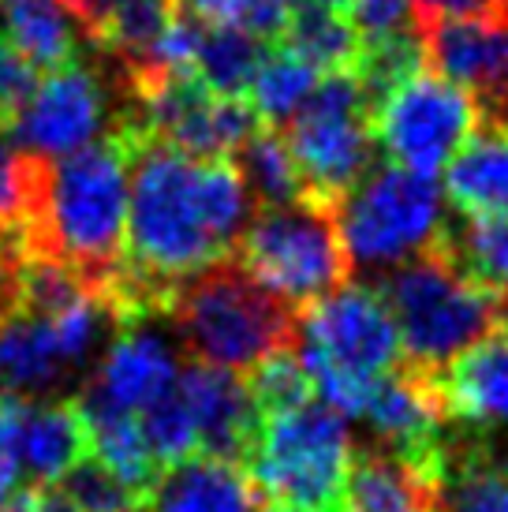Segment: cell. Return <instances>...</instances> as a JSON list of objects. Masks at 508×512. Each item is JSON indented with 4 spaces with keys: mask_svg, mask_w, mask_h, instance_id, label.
<instances>
[{
    "mask_svg": "<svg viewBox=\"0 0 508 512\" xmlns=\"http://www.w3.org/2000/svg\"><path fill=\"white\" fill-rule=\"evenodd\" d=\"M254 210L232 161H195L165 143L135 139L127 255L105 288L120 326L169 314L176 288L236 255Z\"/></svg>",
    "mask_w": 508,
    "mask_h": 512,
    "instance_id": "cell-1",
    "label": "cell"
},
{
    "mask_svg": "<svg viewBox=\"0 0 508 512\" xmlns=\"http://www.w3.org/2000/svg\"><path fill=\"white\" fill-rule=\"evenodd\" d=\"M135 135L113 131L79 154L42 165V187L30 214L27 251L79 270L105 292L127 255Z\"/></svg>",
    "mask_w": 508,
    "mask_h": 512,
    "instance_id": "cell-2",
    "label": "cell"
},
{
    "mask_svg": "<svg viewBox=\"0 0 508 512\" xmlns=\"http://www.w3.org/2000/svg\"><path fill=\"white\" fill-rule=\"evenodd\" d=\"M169 318L195 363L232 374H251L269 356L296 348L299 314L269 296L236 258H225L176 288Z\"/></svg>",
    "mask_w": 508,
    "mask_h": 512,
    "instance_id": "cell-3",
    "label": "cell"
},
{
    "mask_svg": "<svg viewBox=\"0 0 508 512\" xmlns=\"http://www.w3.org/2000/svg\"><path fill=\"white\" fill-rule=\"evenodd\" d=\"M296 344L314 397L340 415H363L374 385L404 359L393 311L367 285H344L307 307Z\"/></svg>",
    "mask_w": 508,
    "mask_h": 512,
    "instance_id": "cell-4",
    "label": "cell"
},
{
    "mask_svg": "<svg viewBox=\"0 0 508 512\" xmlns=\"http://www.w3.org/2000/svg\"><path fill=\"white\" fill-rule=\"evenodd\" d=\"M378 292L393 311L404 367L423 374H441L460 352L505 322L497 299L467 277L449 243L389 270Z\"/></svg>",
    "mask_w": 508,
    "mask_h": 512,
    "instance_id": "cell-5",
    "label": "cell"
},
{
    "mask_svg": "<svg viewBox=\"0 0 508 512\" xmlns=\"http://www.w3.org/2000/svg\"><path fill=\"white\" fill-rule=\"evenodd\" d=\"M352 460L344 415L311 397L296 408L262 415L247 468L269 509L340 512Z\"/></svg>",
    "mask_w": 508,
    "mask_h": 512,
    "instance_id": "cell-6",
    "label": "cell"
},
{
    "mask_svg": "<svg viewBox=\"0 0 508 512\" xmlns=\"http://www.w3.org/2000/svg\"><path fill=\"white\" fill-rule=\"evenodd\" d=\"M333 210L348 262L370 273L396 270L449 240L441 184L396 165H370Z\"/></svg>",
    "mask_w": 508,
    "mask_h": 512,
    "instance_id": "cell-7",
    "label": "cell"
},
{
    "mask_svg": "<svg viewBox=\"0 0 508 512\" xmlns=\"http://www.w3.org/2000/svg\"><path fill=\"white\" fill-rule=\"evenodd\" d=\"M232 258L296 314L344 288L352 273L337 210L318 199H299L254 214Z\"/></svg>",
    "mask_w": 508,
    "mask_h": 512,
    "instance_id": "cell-8",
    "label": "cell"
},
{
    "mask_svg": "<svg viewBox=\"0 0 508 512\" xmlns=\"http://www.w3.org/2000/svg\"><path fill=\"white\" fill-rule=\"evenodd\" d=\"M116 329L120 314L105 292H94L60 314L15 311L0 322V397L53 404L57 393L94 367Z\"/></svg>",
    "mask_w": 508,
    "mask_h": 512,
    "instance_id": "cell-9",
    "label": "cell"
},
{
    "mask_svg": "<svg viewBox=\"0 0 508 512\" xmlns=\"http://www.w3.org/2000/svg\"><path fill=\"white\" fill-rule=\"evenodd\" d=\"M284 139L303 172L307 199L337 206L374 165L370 101L359 75H322L318 90L288 124Z\"/></svg>",
    "mask_w": 508,
    "mask_h": 512,
    "instance_id": "cell-10",
    "label": "cell"
},
{
    "mask_svg": "<svg viewBox=\"0 0 508 512\" xmlns=\"http://www.w3.org/2000/svg\"><path fill=\"white\" fill-rule=\"evenodd\" d=\"M479 128L482 109L475 94L430 68L393 86L370 113L374 143L389 157V165L419 176H438L449 169V161Z\"/></svg>",
    "mask_w": 508,
    "mask_h": 512,
    "instance_id": "cell-11",
    "label": "cell"
},
{
    "mask_svg": "<svg viewBox=\"0 0 508 512\" xmlns=\"http://www.w3.org/2000/svg\"><path fill=\"white\" fill-rule=\"evenodd\" d=\"M8 131L23 154L57 161L101 143L113 131H124V113L113 109L109 79L94 64L75 57L71 64L38 79V90L30 94Z\"/></svg>",
    "mask_w": 508,
    "mask_h": 512,
    "instance_id": "cell-12",
    "label": "cell"
},
{
    "mask_svg": "<svg viewBox=\"0 0 508 512\" xmlns=\"http://www.w3.org/2000/svg\"><path fill=\"white\" fill-rule=\"evenodd\" d=\"M161 318L169 314L135 318L116 329V337L101 352L98 370L90 374L79 397L109 404L116 412L142 415L154 400L172 393L180 382V359H176L172 337L157 326Z\"/></svg>",
    "mask_w": 508,
    "mask_h": 512,
    "instance_id": "cell-13",
    "label": "cell"
},
{
    "mask_svg": "<svg viewBox=\"0 0 508 512\" xmlns=\"http://www.w3.org/2000/svg\"><path fill=\"white\" fill-rule=\"evenodd\" d=\"M176 389H180L187 412L195 419L198 456L247 464L258 427H262L251 385L232 370L210 367V363H187L180 370Z\"/></svg>",
    "mask_w": 508,
    "mask_h": 512,
    "instance_id": "cell-14",
    "label": "cell"
},
{
    "mask_svg": "<svg viewBox=\"0 0 508 512\" xmlns=\"http://www.w3.org/2000/svg\"><path fill=\"white\" fill-rule=\"evenodd\" d=\"M445 412L475 430L508 427V322H497L482 341L438 374Z\"/></svg>",
    "mask_w": 508,
    "mask_h": 512,
    "instance_id": "cell-15",
    "label": "cell"
},
{
    "mask_svg": "<svg viewBox=\"0 0 508 512\" xmlns=\"http://www.w3.org/2000/svg\"><path fill=\"white\" fill-rule=\"evenodd\" d=\"M340 512H441V479L411 456L370 445L352 460Z\"/></svg>",
    "mask_w": 508,
    "mask_h": 512,
    "instance_id": "cell-16",
    "label": "cell"
},
{
    "mask_svg": "<svg viewBox=\"0 0 508 512\" xmlns=\"http://www.w3.org/2000/svg\"><path fill=\"white\" fill-rule=\"evenodd\" d=\"M258 486L240 464L213 460V456H191L184 464L169 468L150 498L142 501V512H266Z\"/></svg>",
    "mask_w": 508,
    "mask_h": 512,
    "instance_id": "cell-17",
    "label": "cell"
},
{
    "mask_svg": "<svg viewBox=\"0 0 508 512\" xmlns=\"http://www.w3.org/2000/svg\"><path fill=\"white\" fill-rule=\"evenodd\" d=\"M426 68L464 86L475 101L490 90L497 64V19H411Z\"/></svg>",
    "mask_w": 508,
    "mask_h": 512,
    "instance_id": "cell-18",
    "label": "cell"
},
{
    "mask_svg": "<svg viewBox=\"0 0 508 512\" xmlns=\"http://www.w3.org/2000/svg\"><path fill=\"white\" fill-rule=\"evenodd\" d=\"M441 191L464 217H508V128L482 124L449 161Z\"/></svg>",
    "mask_w": 508,
    "mask_h": 512,
    "instance_id": "cell-19",
    "label": "cell"
},
{
    "mask_svg": "<svg viewBox=\"0 0 508 512\" xmlns=\"http://www.w3.org/2000/svg\"><path fill=\"white\" fill-rule=\"evenodd\" d=\"M75 408L83 415L86 449H90V456L113 471L124 486H131L142 501L150 498V490H154L157 479H161L165 471L157 468V460L150 456V449H146L139 415L116 412L109 404H98V400H86V397L75 400Z\"/></svg>",
    "mask_w": 508,
    "mask_h": 512,
    "instance_id": "cell-20",
    "label": "cell"
},
{
    "mask_svg": "<svg viewBox=\"0 0 508 512\" xmlns=\"http://www.w3.org/2000/svg\"><path fill=\"white\" fill-rule=\"evenodd\" d=\"M269 42L254 38L251 30L228 23H202L195 45V79L217 98H240L251 90L254 75L266 60Z\"/></svg>",
    "mask_w": 508,
    "mask_h": 512,
    "instance_id": "cell-21",
    "label": "cell"
},
{
    "mask_svg": "<svg viewBox=\"0 0 508 512\" xmlns=\"http://www.w3.org/2000/svg\"><path fill=\"white\" fill-rule=\"evenodd\" d=\"M232 165L243 176V184H247L258 210H277V206L307 199L303 172H299L296 157H292V146L284 139V131L262 124L240 146V154L232 157Z\"/></svg>",
    "mask_w": 508,
    "mask_h": 512,
    "instance_id": "cell-22",
    "label": "cell"
},
{
    "mask_svg": "<svg viewBox=\"0 0 508 512\" xmlns=\"http://www.w3.org/2000/svg\"><path fill=\"white\" fill-rule=\"evenodd\" d=\"M318 83H322V72H318L314 64L296 57L292 49L277 45V49H269L266 60H262V68L254 75L247 98H251L254 116H258L266 128L281 131V128H288L299 116V109L311 101Z\"/></svg>",
    "mask_w": 508,
    "mask_h": 512,
    "instance_id": "cell-23",
    "label": "cell"
},
{
    "mask_svg": "<svg viewBox=\"0 0 508 512\" xmlns=\"http://www.w3.org/2000/svg\"><path fill=\"white\" fill-rule=\"evenodd\" d=\"M277 45L314 64L322 75L355 72L363 57V34L355 30L348 12H296L288 15Z\"/></svg>",
    "mask_w": 508,
    "mask_h": 512,
    "instance_id": "cell-24",
    "label": "cell"
},
{
    "mask_svg": "<svg viewBox=\"0 0 508 512\" xmlns=\"http://www.w3.org/2000/svg\"><path fill=\"white\" fill-rule=\"evenodd\" d=\"M449 251L501 307L508 322V217H464L449 225Z\"/></svg>",
    "mask_w": 508,
    "mask_h": 512,
    "instance_id": "cell-25",
    "label": "cell"
},
{
    "mask_svg": "<svg viewBox=\"0 0 508 512\" xmlns=\"http://www.w3.org/2000/svg\"><path fill=\"white\" fill-rule=\"evenodd\" d=\"M139 427H142V438H146V449H150V456L157 460L161 471H169L176 464L191 460V456H198L195 419L187 412L180 389H172L161 400H154L139 415Z\"/></svg>",
    "mask_w": 508,
    "mask_h": 512,
    "instance_id": "cell-26",
    "label": "cell"
},
{
    "mask_svg": "<svg viewBox=\"0 0 508 512\" xmlns=\"http://www.w3.org/2000/svg\"><path fill=\"white\" fill-rule=\"evenodd\" d=\"M57 494L75 512H142V498L116 479L113 471L98 464L94 456L79 460L75 468L60 479Z\"/></svg>",
    "mask_w": 508,
    "mask_h": 512,
    "instance_id": "cell-27",
    "label": "cell"
},
{
    "mask_svg": "<svg viewBox=\"0 0 508 512\" xmlns=\"http://www.w3.org/2000/svg\"><path fill=\"white\" fill-rule=\"evenodd\" d=\"M42 165L45 161L23 154L0 131V232H15V228L30 225L38 187H42Z\"/></svg>",
    "mask_w": 508,
    "mask_h": 512,
    "instance_id": "cell-28",
    "label": "cell"
},
{
    "mask_svg": "<svg viewBox=\"0 0 508 512\" xmlns=\"http://www.w3.org/2000/svg\"><path fill=\"white\" fill-rule=\"evenodd\" d=\"M251 397L258 404V415H269V412H284V408H296L303 400L314 397V385L307 378V370L299 363L296 348H288V352H277V356H269L266 363H258L251 370Z\"/></svg>",
    "mask_w": 508,
    "mask_h": 512,
    "instance_id": "cell-29",
    "label": "cell"
},
{
    "mask_svg": "<svg viewBox=\"0 0 508 512\" xmlns=\"http://www.w3.org/2000/svg\"><path fill=\"white\" fill-rule=\"evenodd\" d=\"M34 90H38V72L0 38V131L12 128Z\"/></svg>",
    "mask_w": 508,
    "mask_h": 512,
    "instance_id": "cell-30",
    "label": "cell"
},
{
    "mask_svg": "<svg viewBox=\"0 0 508 512\" xmlns=\"http://www.w3.org/2000/svg\"><path fill=\"white\" fill-rule=\"evenodd\" d=\"M411 12H415V0H352L348 4V15L355 30L363 34V42H378L396 30H408Z\"/></svg>",
    "mask_w": 508,
    "mask_h": 512,
    "instance_id": "cell-31",
    "label": "cell"
},
{
    "mask_svg": "<svg viewBox=\"0 0 508 512\" xmlns=\"http://www.w3.org/2000/svg\"><path fill=\"white\" fill-rule=\"evenodd\" d=\"M23 266H27V232H0V322L23 307Z\"/></svg>",
    "mask_w": 508,
    "mask_h": 512,
    "instance_id": "cell-32",
    "label": "cell"
},
{
    "mask_svg": "<svg viewBox=\"0 0 508 512\" xmlns=\"http://www.w3.org/2000/svg\"><path fill=\"white\" fill-rule=\"evenodd\" d=\"M508 0H415L411 19H501Z\"/></svg>",
    "mask_w": 508,
    "mask_h": 512,
    "instance_id": "cell-33",
    "label": "cell"
},
{
    "mask_svg": "<svg viewBox=\"0 0 508 512\" xmlns=\"http://www.w3.org/2000/svg\"><path fill=\"white\" fill-rule=\"evenodd\" d=\"M68 4V12H71V19L79 23V30H83L86 38L94 34V30L105 23V15L113 12L120 0H64Z\"/></svg>",
    "mask_w": 508,
    "mask_h": 512,
    "instance_id": "cell-34",
    "label": "cell"
},
{
    "mask_svg": "<svg viewBox=\"0 0 508 512\" xmlns=\"http://www.w3.org/2000/svg\"><path fill=\"white\" fill-rule=\"evenodd\" d=\"M284 12L296 15V12H348L352 0H281Z\"/></svg>",
    "mask_w": 508,
    "mask_h": 512,
    "instance_id": "cell-35",
    "label": "cell"
},
{
    "mask_svg": "<svg viewBox=\"0 0 508 512\" xmlns=\"http://www.w3.org/2000/svg\"><path fill=\"white\" fill-rule=\"evenodd\" d=\"M38 512H75V509L60 498L57 490H42V498H38Z\"/></svg>",
    "mask_w": 508,
    "mask_h": 512,
    "instance_id": "cell-36",
    "label": "cell"
},
{
    "mask_svg": "<svg viewBox=\"0 0 508 512\" xmlns=\"http://www.w3.org/2000/svg\"><path fill=\"white\" fill-rule=\"evenodd\" d=\"M266 512H277V509H266Z\"/></svg>",
    "mask_w": 508,
    "mask_h": 512,
    "instance_id": "cell-37",
    "label": "cell"
}]
</instances>
